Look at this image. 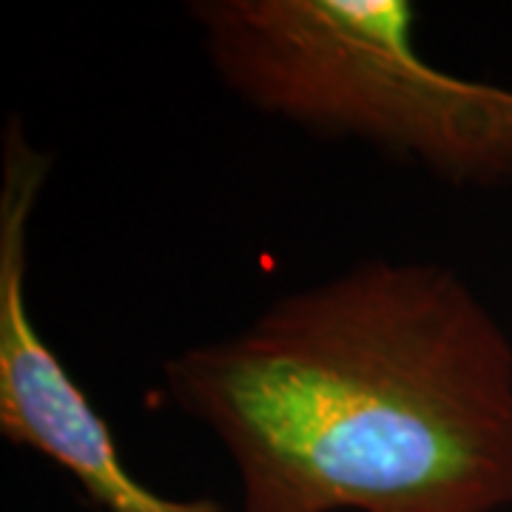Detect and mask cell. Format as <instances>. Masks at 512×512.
I'll return each mask as SVG.
<instances>
[{"instance_id": "cell-1", "label": "cell", "mask_w": 512, "mask_h": 512, "mask_svg": "<svg viewBox=\"0 0 512 512\" xmlns=\"http://www.w3.org/2000/svg\"><path fill=\"white\" fill-rule=\"evenodd\" d=\"M225 447L242 512L512 504V342L436 262H365L165 362Z\"/></svg>"}, {"instance_id": "cell-2", "label": "cell", "mask_w": 512, "mask_h": 512, "mask_svg": "<svg viewBox=\"0 0 512 512\" xmlns=\"http://www.w3.org/2000/svg\"><path fill=\"white\" fill-rule=\"evenodd\" d=\"M188 15L222 86L251 109L450 183L512 180V89L430 66L413 49V3L200 0Z\"/></svg>"}, {"instance_id": "cell-3", "label": "cell", "mask_w": 512, "mask_h": 512, "mask_svg": "<svg viewBox=\"0 0 512 512\" xmlns=\"http://www.w3.org/2000/svg\"><path fill=\"white\" fill-rule=\"evenodd\" d=\"M0 163V433L83 487L100 512H225L211 498H168L131 476L103 419L37 330L26 299L29 225L49 171L18 120Z\"/></svg>"}]
</instances>
